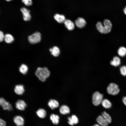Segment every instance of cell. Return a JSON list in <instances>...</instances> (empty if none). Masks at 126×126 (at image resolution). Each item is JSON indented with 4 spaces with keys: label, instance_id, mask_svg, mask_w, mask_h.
Instances as JSON below:
<instances>
[{
    "label": "cell",
    "instance_id": "cell-33",
    "mask_svg": "<svg viewBox=\"0 0 126 126\" xmlns=\"http://www.w3.org/2000/svg\"><path fill=\"white\" fill-rule=\"evenodd\" d=\"M93 126H100L98 124H96L94 125Z\"/></svg>",
    "mask_w": 126,
    "mask_h": 126
},
{
    "label": "cell",
    "instance_id": "cell-26",
    "mask_svg": "<svg viewBox=\"0 0 126 126\" xmlns=\"http://www.w3.org/2000/svg\"><path fill=\"white\" fill-rule=\"evenodd\" d=\"M102 116L109 123L111 122V118L109 115L105 112H104L102 113Z\"/></svg>",
    "mask_w": 126,
    "mask_h": 126
},
{
    "label": "cell",
    "instance_id": "cell-29",
    "mask_svg": "<svg viewBox=\"0 0 126 126\" xmlns=\"http://www.w3.org/2000/svg\"><path fill=\"white\" fill-rule=\"evenodd\" d=\"M5 37V35L4 34L3 32L0 31V41L1 42H2L4 40Z\"/></svg>",
    "mask_w": 126,
    "mask_h": 126
},
{
    "label": "cell",
    "instance_id": "cell-25",
    "mask_svg": "<svg viewBox=\"0 0 126 126\" xmlns=\"http://www.w3.org/2000/svg\"><path fill=\"white\" fill-rule=\"evenodd\" d=\"M4 40L7 43H10L13 42L14 39L12 35L10 34H7L5 35Z\"/></svg>",
    "mask_w": 126,
    "mask_h": 126
},
{
    "label": "cell",
    "instance_id": "cell-2",
    "mask_svg": "<svg viewBox=\"0 0 126 126\" xmlns=\"http://www.w3.org/2000/svg\"><path fill=\"white\" fill-rule=\"evenodd\" d=\"M50 72L46 67L38 68L35 72V74L41 81L44 82L50 75Z\"/></svg>",
    "mask_w": 126,
    "mask_h": 126
},
{
    "label": "cell",
    "instance_id": "cell-21",
    "mask_svg": "<svg viewBox=\"0 0 126 126\" xmlns=\"http://www.w3.org/2000/svg\"><path fill=\"white\" fill-rule=\"evenodd\" d=\"M50 118L52 122L54 124H58L59 122V116L57 115L54 114H51L50 117Z\"/></svg>",
    "mask_w": 126,
    "mask_h": 126
},
{
    "label": "cell",
    "instance_id": "cell-9",
    "mask_svg": "<svg viewBox=\"0 0 126 126\" xmlns=\"http://www.w3.org/2000/svg\"><path fill=\"white\" fill-rule=\"evenodd\" d=\"M21 11L22 13L24 20L25 21L30 20L31 17L30 13V10L23 7L21 9Z\"/></svg>",
    "mask_w": 126,
    "mask_h": 126
},
{
    "label": "cell",
    "instance_id": "cell-32",
    "mask_svg": "<svg viewBox=\"0 0 126 126\" xmlns=\"http://www.w3.org/2000/svg\"><path fill=\"white\" fill-rule=\"evenodd\" d=\"M123 12L126 15V7L123 9Z\"/></svg>",
    "mask_w": 126,
    "mask_h": 126
},
{
    "label": "cell",
    "instance_id": "cell-1",
    "mask_svg": "<svg viewBox=\"0 0 126 126\" xmlns=\"http://www.w3.org/2000/svg\"><path fill=\"white\" fill-rule=\"evenodd\" d=\"M96 28L98 30L100 33L103 34H107L110 32L112 25L110 21L109 20H105L103 25L100 22H98L96 24Z\"/></svg>",
    "mask_w": 126,
    "mask_h": 126
},
{
    "label": "cell",
    "instance_id": "cell-31",
    "mask_svg": "<svg viewBox=\"0 0 126 126\" xmlns=\"http://www.w3.org/2000/svg\"><path fill=\"white\" fill-rule=\"evenodd\" d=\"M122 101L123 103L126 106V96H124L123 98Z\"/></svg>",
    "mask_w": 126,
    "mask_h": 126
},
{
    "label": "cell",
    "instance_id": "cell-15",
    "mask_svg": "<svg viewBox=\"0 0 126 126\" xmlns=\"http://www.w3.org/2000/svg\"><path fill=\"white\" fill-rule=\"evenodd\" d=\"M65 27L69 30H73L74 28V23L69 19H66L64 22Z\"/></svg>",
    "mask_w": 126,
    "mask_h": 126
},
{
    "label": "cell",
    "instance_id": "cell-34",
    "mask_svg": "<svg viewBox=\"0 0 126 126\" xmlns=\"http://www.w3.org/2000/svg\"><path fill=\"white\" fill-rule=\"evenodd\" d=\"M6 0L7 1H10V0Z\"/></svg>",
    "mask_w": 126,
    "mask_h": 126
},
{
    "label": "cell",
    "instance_id": "cell-13",
    "mask_svg": "<svg viewBox=\"0 0 126 126\" xmlns=\"http://www.w3.org/2000/svg\"><path fill=\"white\" fill-rule=\"evenodd\" d=\"M36 114L37 116L41 119L45 118L47 115L46 110L42 108L38 109L36 112Z\"/></svg>",
    "mask_w": 126,
    "mask_h": 126
},
{
    "label": "cell",
    "instance_id": "cell-16",
    "mask_svg": "<svg viewBox=\"0 0 126 126\" xmlns=\"http://www.w3.org/2000/svg\"><path fill=\"white\" fill-rule=\"evenodd\" d=\"M68 123L70 125L73 126L76 124L78 122V120L77 117L75 115H73L71 117H69L68 118Z\"/></svg>",
    "mask_w": 126,
    "mask_h": 126
},
{
    "label": "cell",
    "instance_id": "cell-5",
    "mask_svg": "<svg viewBox=\"0 0 126 126\" xmlns=\"http://www.w3.org/2000/svg\"><path fill=\"white\" fill-rule=\"evenodd\" d=\"M29 42L32 44H35L40 42L41 40V34L38 32H36L28 37Z\"/></svg>",
    "mask_w": 126,
    "mask_h": 126
},
{
    "label": "cell",
    "instance_id": "cell-22",
    "mask_svg": "<svg viewBox=\"0 0 126 126\" xmlns=\"http://www.w3.org/2000/svg\"><path fill=\"white\" fill-rule=\"evenodd\" d=\"M28 70V68L27 66L24 64H21L19 68V70L20 72L24 75L27 73Z\"/></svg>",
    "mask_w": 126,
    "mask_h": 126
},
{
    "label": "cell",
    "instance_id": "cell-6",
    "mask_svg": "<svg viewBox=\"0 0 126 126\" xmlns=\"http://www.w3.org/2000/svg\"><path fill=\"white\" fill-rule=\"evenodd\" d=\"M0 105L4 110L11 111L13 109L11 105L3 98L0 99Z\"/></svg>",
    "mask_w": 126,
    "mask_h": 126
},
{
    "label": "cell",
    "instance_id": "cell-28",
    "mask_svg": "<svg viewBox=\"0 0 126 126\" xmlns=\"http://www.w3.org/2000/svg\"><path fill=\"white\" fill-rule=\"evenodd\" d=\"M22 1L27 6H31L32 4V0H22Z\"/></svg>",
    "mask_w": 126,
    "mask_h": 126
},
{
    "label": "cell",
    "instance_id": "cell-23",
    "mask_svg": "<svg viewBox=\"0 0 126 126\" xmlns=\"http://www.w3.org/2000/svg\"><path fill=\"white\" fill-rule=\"evenodd\" d=\"M118 53L121 57L125 56L126 55V48L123 46L120 47L118 49Z\"/></svg>",
    "mask_w": 126,
    "mask_h": 126
},
{
    "label": "cell",
    "instance_id": "cell-27",
    "mask_svg": "<svg viewBox=\"0 0 126 126\" xmlns=\"http://www.w3.org/2000/svg\"><path fill=\"white\" fill-rule=\"evenodd\" d=\"M120 70L121 74L124 76H126V66H122L120 67Z\"/></svg>",
    "mask_w": 126,
    "mask_h": 126
},
{
    "label": "cell",
    "instance_id": "cell-30",
    "mask_svg": "<svg viewBox=\"0 0 126 126\" xmlns=\"http://www.w3.org/2000/svg\"><path fill=\"white\" fill-rule=\"evenodd\" d=\"M6 121L1 118L0 119V126H6Z\"/></svg>",
    "mask_w": 126,
    "mask_h": 126
},
{
    "label": "cell",
    "instance_id": "cell-18",
    "mask_svg": "<svg viewBox=\"0 0 126 126\" xmlns=\"http://www.w3.org/2000/svg\"><path fill=\"white\" fill-rule=\"evenodd\" d=\"M59 111L60 113L63 115L68 114L70 112L69 107L66 105L61 106L60 108Z\"/></svg>",
    "mask_w": 126,
    "mask_h": 126
},
{
    "label": "cell",
    "instance_id": "cell-14",
    "mask_svg": "<svg viewBox=\"0 0 126 126\" xmlns=\"http://www.w3.org/2000/svg\"><path fill=\"white\" fill-rule=\"evenodd\" d=\"M96 121L98 124L102 126H107L108 124L102 115L98 116Z\"/></svg>",
    "mask_w": 126,
    "mask_h": 126
},
{
    "label": "cell",
    "instance_id": "cell-8",
    "mask_svg": "<svg viewBox=\"0 0 126 126\" xmlns=\"http://www.w3.org/2000/svg\"><path fill=\"white\" fill-rule=\"evenodd\" d=\"M15 107L18 110L20 111H24L27 107L25 102L22 100H18L15 103Z\"/></svg>",
    "mask_w": 126,
    "mask_h": 126
},
{
    "label": "cell",
    "instance_id": "cell-24",
    "mask_svg": "<svg viewBox=\"0 0 126 126\" xmlns=\"http://www.w3.org/2000/svg\"><path fill=\"white\" fill-rule=\"evenodd\" d=\"M102 106L105 108H110L112 104L111 102L108 99H105L103 100L101 103Z\"/></svg>",
    "mask_w": 126,
    "mask_h": 126
},
{
    "label": "cell",
    "instance_id": "cell-19",
    "mask_svg": "<svg viewBox=\"0 0 126 126\" xmlns=\"http://www.w3.org/2000/svg\"><path fill=\"white\" fill-rule=\"evenodd\" d=\"M55 19L58 23H61L64 22L66 20L65 16L63 15L56 14L54 16Z\"/></svg>",
    "mask_w": 126,
    "mask_h": 126
},
{
    "label": "cell",
    "instance_id": "cell-3",
    "mask_svg": "<svg viewBox=\"0 0 126 126\" xmlns=\"http://www.w3.org/2000/svg\"><path fill=\"white\" fill-rule=\"evenodd\" d=\"M107 90L108 94L112 95H117L119 92L118 85L114 83H111L108 85Z\"/></svg>",
    "mask_w": 126,
    "mask_h": 126
},
{
    "label": "cell",
    "instance_id": "cell-7",
    "mask_svg": "<svg viewBox=\"0 0 126 126\" xmlns=\"http://www.w3.org/2000/svg\"><path fill=\"white\" fill-rule=\"evenodd\" d=\"M14 122L17 126H23L24 123V118L21 116L17 115L13 118Z\"/></svg>",
    "mask_w": 126,
    "mask_h": 126
},
{
    "label": "cell",
    "instance_id": "cell-17",
    "mask_svg": "<svg viewBox=\"0 0 126 126\" xmlns=\"http://www.w3.org/2000/svg\"><path fill=\"white\" fill-rule=\"evenodd\" d=\"M49 50L51 54L55 57L58 56L60 53L59 48L56 46H54L52 48H50Z\"/></svg>",
    "mask_w": 126,
    "mask_h": 126
},
{
    "label": "cell",
    "instance_id": "cell-20",
    "mask_svg": "<svg viewBox=\"0 0 126 126\" xmlns=\"http://www.w3.org/2000/svg\"><path fill=\"white\" fill-rule=\"evenodd\" d=\"M120 59L117 56L114 57L113 60L110 62L111 65L116 67L119 66L120 64Z\"/></svg>",
    "mask_w": 126,
    "mask_h": 126
},
{
    "label": "cell",
    "instance_id": "cell-12",
    "mask_svg": "<svg viewBox=\"0 0 126 126\" xmlns=\"http://www.w3.org/2000/svg\"><path fill=\"white\" fill-rule=\"evenodd\" d=\"M48 106L52 109H54L58 108L59 106V103L56 100L51 99L49 101L48 103Z\"/></svg>",
    "mask_w": 126,
    "mask_h": 126
},
{
    "label": "cell",
    "instance_id": "cell-11",
    "mask_svg": "<svg viewBox=\"0 0 126 126\" xmlns=\"http://www.w3.org/2000/svg\"><path fill=\"white\" fill-rule=\"evenodd\" d=\"M14 91L15 93L19 95H22L24 91V86L21 84L16 85L14 88Z\"/></svg>",
    "mask_w": 126,
    "mask_h": 126
},
{
    "label": "cell",
    "instance_id": "cell-10",
    "mask_svg": "<svg viewBox=\"0 0 126 126\" xmlns=\"http://www.w3.org/2000/svg\"><path fill=\"white\" fill-rule=\"evenodd\" d=\"M75 24L77 26L80 28H82L85 27L86 24V22L83 18L79 17L76 20Z\"/></svg>",
    "mask_w": 126,
    "mask_h": 126
},
{
    "label": "cell",
    "instance_id": "cell-4",
    "mask_svg": "<svg viewBox=\"0 0 126 126\" xmlns=\"http://www.w3.org/2000/svg\"><path fill=\"white\" fill-rule=\"evenodd\" d=\"M103 95L98 91L94 92L92 96V102L95 106H98L101 103L103 100Z\"/></svg>",
    "mask_w": 126,
    "mask_h": 126
}]
</instances>
